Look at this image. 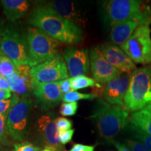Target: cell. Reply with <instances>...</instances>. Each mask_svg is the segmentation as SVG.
<instances>
[{
    "instance_id": "cell-13",
    "label": "cell",
    "mask_w": 151,
    "mask_h": 151,
    "mask_svg": "<svg viewBox=\"0 0 151 151\" xmlns=\"http://www.w3.org/2000/svg\"><path fill=\"white\" fill-rule=\"evenodd\" d=\"M32 93L37 100V103L43 110L55 107L62 100L63 96L58 82L43 83L33 82Z\"/></svg>"
},
{
    "instance_id": "cell-19",
    "label": "cell",
    "mask_w": 151,
    "mask_h": 151,
    "mask_svg": "<svg viewBox=\"0 0 151 151\" xmlns=\"http://www.w3.org/2000/svg\"><path fill=\"white\" fill-rule=\"evenodd\" d=\"M3 13L11 22H15L26 16L29 9V3L26 0H1Z\"/></svg>"
},
{
    "instance_id": "cell-11",
    "label": "cell",
    "mask_w": 151,
    "mask_h": 151,
    "mask_svg": "<svg viewBox=\"0 0 151 151\" xmlns=\"http://www.w3.org/2000/svg\"><path fill=\"white\" fill-rule=\"evenodd\" d=\"M64 59L71 78L89 74L90 56L87 48L67 47L64 50Z\"/></svg>"
},
{
    "instance_id": "cell-37",
    "label": "cell",
    "mask_w": 151,
    "mask_h": 151,
    "mask_svg": "<svg viewBox=\"0 0 151 151\" xmlns=\"http://www.w3.org/2000/svg\"><path fill=\"white\" fill-rule=\"evenodd\" d=\"M4 21L2 20H0V42H1V37H2V34L4 32Z\"/></svg>"
},
{
    "instance_id": "cell-28",
    "label": "cell",
    "mask_w": 151,
    "mask_h": 151,
    "mask_svg": "<svg viewBox=\"0 0 151 151\" xmlns=\"http://www.w3.org/2000/svg\"><path fill=\"white\" fill-rule=\"evenodd\" d=\"M11 151H41V150L39 146L29 141H22L15 143Z\"/></svg>"
},
{
    "instance_id": "cell-17",
    "label": "cell",
    "mask_w": 151,
    "mask_h": 151,
    "mask_svg": "<svg viewBox=\"0 0 151 151\" xmlns=\"http://www.w3.org/2000/svg\"><path fill=\"white\" fill-rule=\"evenodd\" d=\"M55 11L58 14L81 28L84 24L82 11L79 7L78 2L72 1H52L46 4Z\"/></svg>"
},
{
    "instance_id": "cell-14",
    "label": "cell",
    "mask_w": 151,
    "mask_h": 151,
    "mask_svg": "<svg viewBox=\"0 0 151 151\" xmlns=\"http://www.w3.org/2000/svg\"><path fill=\"white\" fill-rule=\"evenodd\" d=\"M101 53L113 67L123 73H131L137 69L135 63L120 47L112 43H104L98 47Z\"/></svg>"
},
{
    "instance_id": "cell-34",
    "label": "cell",
    "mask_w": 151,
    "mask_h": 151,
    "mask_svg": "<svg viewBox=\"0 0 151 151\" xmlns=\"http://www.w3.org/2000/svg\"><path fill=\"white\" fill-rule=\"evenodd\" d=\"M0 89L7 90V91H11L10 86H9L6 78L4 77L1 73H0Z\"/></svg>"
},
{
    "instance_id": "cell-9",
    "label": "cell",
    "mask_w": 151,
    "mask_h": 151,
    "mask_svg": "<svg viewBox=\"0 0 151 151\" xmlns=\"http://www.w3.org/2000/svg\"><path fill=\"white\" fill-rule=\"evenodd\" d=\"M34 83H55L68 78L69 72L65 60L58 54L46 61L31 68Z\"/></svg>"
},
{
    "instance_id": "cell-22",
    "label": "cell",
    "mask_w": 151,
    "mask_h": 151,
    "mask_svg": "<svg viewBox=\"0 0 151 151\" xmlns=\"http://www.w3.org/2000/svg\"><path fill=\"white\" fill-rule=\"evenodd\" d=\"M8 113L0 115V148L1 149L9 147L11 144L12 138L11 137L7 125Z\"/></svg>"
},
{
    "instance_id": "cell-15",
    "label": "cell",
    "mask_w": 151,
    "mask_h": 151,
    "mask_svg": "<svg viewBox=\"0 0 151 151\" xmlns=\"http://www.w3.org/2000/svg\"><path fill=\"white\" fill-rule=\"evenodd\" d=\"M130 82V74L122 73L104 87L101 95L107 103L122 106Z\"/></svg>"
},
{
    "instance_id": "cell-6",
    "label": "cell",
    "mask_w": 151,
    "mask_h": 151,
    "mask_svg": "<svg viewBox=\"0 0 151 151\" xmlns=\"http://www.w3.org/2000/svg\"><path fill=\"white\" fill-rule=\"evenodd\" d=\"M29 56V67H33L58 53L61 43L38 28L29 26L25 31Z\"/></svg>"
},
{
    "instance_id": "cell-25",
    "label": "cell",
    "mask_w": 151,
    "mask_h": 151,
    "mask_svg": "<svg viewBox=\"0 0 151 151\" xmlns=\"http://www.w3.org/2000/svg\"><path fill=\"white\" fill-rule=\"evenodd\" d=\"M97 98V94L94 93H81L78 91H72L63 94V102H77L80 100H93Z\"/></svg>"
},
{
    "instance_id": "cell-36",
    "label": "cell",
    "mask_w": 151,
    "mask_h": 151,
    "mask_svg": "<svg viewBox=\"0 0 151 151\" xmlns=\"http://www.w3.org/2000/svg\"><path fill=\"white\" fill-rule=\"evenodd\" d=\"M12 96L13 94L11 91H7V90L0 89V101L10 99L12 97Z\"/></svg>"
},
{
    "instance_id": "cell-26",
    "label": "cell",
    "mask_w": 151,
    "mask_h": 151,
    "mask_svg": "<svg viewBox=\"0 0 151 151\" xmlns=\"http://www.w3.org/2000/svg\"><path fill=\"white\" fill-rule=\"evenodd\" d=\"M21 99L18 94L14 93L10 99L0 101V115L8 113L10 109Z\"/></svg>"
},
{
    "instance_id": "cell-1",
    "label": "cell",
    "mask_w": 151,
    "mask_h": 151,
    "mask_svg": "<svg viewBox=\"0 0 151 151\" xmlns=\"http://www.w3.org/2000/svg\"><path fill=\"white\" fill-rule=\"evenodd\" d=\"M29 22L60 43L77 45L83 40L80 27L46 5L36 8L30 15Z\"/></svg>"
},
{
    "instance_id": "cell-24",
    "label": "cell",
    "mask_w": 151,
    "mask_h": 151,
    "mask_svg": "<svg viewBox=\"0 0 151 151\" xmlns=\"http://www.w3.org/2000/svg\"><path fill=\"white\" fill-rule=\"evenodd\" d=\"M127 126L130 133L132 134V137L136 140L141 141L149 150L151 151V136L132 124L128 123Z\"/></svg>"
},
{
    "instance_id": "cell-33",
    "label": "cell",
    "mask_w": 151,
    "mask_h": 151,
    "mask_svg": "<svg viewBox=\"0 0 151 151\" xmlns=\"http://www.w3.org/2000/svg\"><path fill=\"white\" fill-rule=\"evenodd\" d=\"M95 146H89L82 143H75L69 151H94Z\"/></svg>"
},
{
    "instance_id": "cell-20",
    "label": "cell",
    "mask_w": 151,
    "mask_h": 151,
    "mask_svg": "<svg viewBox=\"0 0 151 151\" xmlns=\"http://www.w3.org/2000/svg\"><path fill=\"white\" fill-rule=\"evenodd\" d=\"M128 123L151 136V117L145 111L134 112L128 119Z\"/></svg>"
},
{
    "instance_id": "cell-3",
    "label": "cell",
    "mask_w": 151,
    "mask_h": 151,
    "mask_svg": "<svg viewBox=\"0 0 151 151\" xmlns=\"http://www.w3.org/2000/svg\"><path fill=\"white\" fill-rule=\"evenodd\" d=\"M90 118L95 122L99 137L111 142L127 127L129 114L122 106L111 105L103 99H98Z\"/></svg>"
},
{
    "instance_id": "cell-18",
    "label": "cell",
    "mask_w": 151,
    "mask_h": 151,
    "mask_svg": "<svg viewBox=\"0 0 151 151\" xmlns=\"http://www.w3.org/2000/svg\"><path fill=\"white\" fill-rule=\"evenodd\" d=\"M141 24L132 20L119 22L111 27L110 39L113 45L124 44Z\"/></svg>"
},
{
    "instance_id": "cell-12",
    "label": "cell",
    "mask_w": 151,
    "mask_h": 151,
    "mask_svg": "<svg viewBox=\"0 0 151 151\" xmlns=\"http://www.w3.org/2000/svg\"><path fill=\"white\" fill-rule=\"evenodd\" d=\"M55 114L48 113L39 117L36 122L37 132L45 146H49L56 151H65L58 139V130L55 122Z\"/></svg>"
},
{
    "instance_id": "cell-35",
    "label": "cell",
    "mask_w": 151,
    "mask_h": 151,
    "mask_svg": "<svg viewBox=\"0 0 151 151\" xmlns=\"http://www.w3.org/2000/svg\"><path fill=\"white\" fill-rule=\"evenodd\" d=\"M112 144L117 148L118 151H131L130 149L128 148V146L126 144H124V143H121L118 141H114L111 142Z\"/></svg>"
},
{
    "instance_id": "cell-27",
    "label": "cell",
    "mask_w": 151,
    "mask_h": 151,
    "mask_svg": "<svg viewBox=\"0 0 151 151\" xmlns=\"http://www.w3.org/2000/svg\"><path fill=\"white\" fill-rule=\"evenodd\" d=\"M78 108V102H69L62 104L60 109V113L62 116H73L77 113Z\"/></svg>"
},
{
    "instance_id": "cell-8",
    "label": "cell",
    "mask_w": 151,
    "mask_h": 151,
    "mask_svg": "<svg viewBox=\"0 0 151 151\" xmlns=\"http://www.w3.org/2000/svg\"><path fill=\"white\" fill-rule=\"evenodd\" d=\"M32 101L29 98L22 99L9 111L7 125L13 140L22 142L27 137L29 127Z\"/></svg>"
},
{
    "instance_id": "cell-39",
    "label": "cell",
    "mask_w": 151,
    "mask_h": 151,
    "mask_svg": "<svg viewBox=\"0 0 151 151\" xmlns=\"http://www.w3.org/2000/svg\"><path fill=\"white\" fill-rule=\"evenodd\" d=\"M41 151H56L55 149L50 148V147L49 146H45V148L43 149Z\"/></svg>"
},
{
    "instance_id": "cell-10",
    "label": "cell",
    "mask_w": 151,
    "mask_h": 151,
    "mask_svg": "<svg viewBox=\"0 0 151 151\" xmlns=\"http://www.w3.org/2000/svg\"><path fill=\"white\" fill-rule=\"evenodd\" d=\"M89 56L92 76L98 83L106 84L109 81L123 73L107 61L98 47L90 48Z\"/></svg>"
},
{
    "instance_id": "cell-38",
    "label": "cell",
    "mask_w": 151,
    "mask_h": 151,
    "mask_svg": "<svg viewBox=\"0 0 151 151\" xmlns=\"http://www.w3.org/2000/svg\"><path fill=\"white\" fill-rule=\"evenodd\" d=\"M142 110L146 111V112L148 113L149 116L151 117V102L149 103L144 109H142Z\"/></svg>"
},
{
    "instance_id": "cell-32",
    "label": "cell",
    "mask_w": 151,
    "mask_h": 151,
    "mask_svg": "<svg viewBox=\"0 0 151 151\" xmlns=\"http://www.w3.org/2000/svg\"><path fill=\"white\" fill-rule=\"evenodd\" d=\"M58 84H59L60 90H61L62 93L63 94H67L68 92L73 91L72 88H71L69 78H67V79H65V80L60 81L58 82Z\"/></svg>"
},
{
    "instance_id": "cell-16",
    "label": "cell",
    "mask_w": 151,
    "mask_h": 151,
    "mask_svg": "<svg viewBox=\"0 0 151 151\" xmlns=\"http://www.w3.org/2000/svg\"><path fill=\"white\" fill-rule=\"evenodd\" d=\"M31 68L28 65H19L16 70L6 80L11 91L22 99H27L32 92L33 79L31 76Z\"/></svg>"
},
{
    "instance_id": "cell-21",
    "label": "cell",
    "mask_w": 151,
    "mask_h": 151,
    "mask_svg": "<svg viewBox=\"0 0 151 151\" xmlns=\"http://www.w3.org/2000/svg\"><path fill=\"white\" fill-rule=\"evenodd\" d=\"M69 78L73 91H76L78 90L84 89V88H94V87H96V88H100L101 87V85L96 82L94 78H90V77L86 76Z\"/></svg>"
},
{
    "instance_id": "cell-23",
    "label": "cell",
    "mask_w": 151,
    "mask_h": 151,
    "mask_svg": "<svg viewBox=\"0 0 151 151\" xmlns=\"http://www.w3.org/2000/svg\"><path fill=\"white\" fill-rule=\"evenodd\" d=\"M16 70V66L0 50V73L5 78L10 76Z\"/></svg>"
},
{
    "instance_id": "cell-4",
    "label": "cell",
    "mask_w": 151,
    "mask_h": 151,
    "mask_svg": "<svg viewBox=\"0 0 151 151\" xmlns=\"http://www.w3.org/2000/svg\"><path fill=\"white\" fill-rule=\"evenodd\" d=\"M151 102V65L137 69L130 74V82L124 98L127 111L142 110Z\"/></svg>"
},
{
    "instance_id": "cell-31",
    "label": "cell",
    "mask_w": 151,
    "mask_h": 151,
    "mask_svg": "<svg viewBox=\"0 0 151 151\" xmlns=\"http://www.w3.org/2000/svg\"><path fill=\"white\" fill-rule=\"evenodd\" d=\"M75 129H71L67 130V131L61 132L58 133V139H59L60 142L62 146L67 144L68 143H69L71 140H72V138Z\"/></svg>"
},
{
    "instance_id": "cell-2",
    "label": "cell",
    "mask_w": 151,
    "mask_h": 151,
    "mask_svg": "<svg viewBox=\"0 0 151 151\" xmlns=\"http://www.w3.org/2000/svg\"><path fill=\"white\" fill-rule=\"evenodd\" d=\"M101 16L105 24H114L127 20L139 22L141 25L151 23V9L138 0H108L101 6Z\"/></svg>"
},
{
    "instance_id": "cell-30",
    "label": "cell",
    "mask_w": 151,
    "mask_h": 151,
    "mask_svg": "<svg viewBox=\"0 0 151 151\" xmlns=\"http://www.w3.org/2000/svg\"><path fill=\"white\" fill-rule=\"evenodd\" d=\"M125 143L131 151H150L141 141L136 139H127Z\"/></svg>"
},
{
    "instance_id": "cell-29",
    "label": "cell",
    "mask_w": 151,
    "mask_h": 151,
    "mask_svg": "<svg viewBox=\"0 0 151 151\" xmlns=\"http://www.w3.org/2000/svg\"><path fill=\"white\" fill-rule=\"evenodd\" d=\"M57 129L58 132L67 131V130L71 129L73 127V122L69 119L63 118V117H59L57 118L55 120Z\"/></svg>"
},
{
    "instance_id": "cell-5",
    "label": "cell",
    "mask_w": 151,
    "mask_h": 151,
    "mask_svg": "<svg viewBox=\"0 0 151 151\" xmlns=\"http://www.w3.org/2000/svg\"><path fill=\"white\" fill-rule=\"evenodd\" d=\"M0 50L12 60L15 65L29 66V56L25 32L11 22L6 24L0 42Z\"/></svg>"
},
{
    "instance_id": "cell-7",
    "label": "cell",
    "mask_w": 151,
    "mask_h": 151,
    "mask_svg": "<svg viewBox=\"0 0 151 151\" xmlns=\"http://www.w3.org/2000/svg\"><path fill=\"white\" fill-rule=\"evenodd\" d=\"M151 29L148 24L137 28L124 44L120 46L134 63L151 64Z\"/></svg>"
}]
</instances>
